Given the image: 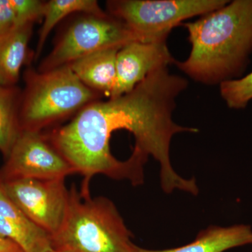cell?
I'll return each instance as SVG.
<instances>
[{
    "instance_id": "cell-1",
    "label": "cell",
    "mask_w": 252,
    "mask_h": 252,
    "mask_svg": "<svg viewBox=\"0 0 252 252\" xmlns=\"http://www.w3.org/2000/svg\"><path fill=\"white\" fill-rule=\"evenodd\" d=\"M187 86L185 78L171 74L167 67L159 68L130 92L88 104L70 122L54 129L48 138L77 173L84 177L81 189H90L91 179L96 175L140 185L147 159L132 152L128 159L122 161L111 153L112 134L127 130L135 137L133 150L148 158L152 156L160 164V184L165 193L177 189L197 195L195 179L187 180L179 175L170 157L174 135L198 131L177 125L172 120L176 98Z\"/></svg>"
},
{
    "instance_id": "cell-2",
    "label": "cell",
    "mask_w": 252,
    "mask_h": 252,
    "mask_svg": "<svg viewBox=\"0 0 252 252\" xmlns=\"http://www.w3.org/2000/svg\"><path fill=\"white\" fill-rule=\"evenodd\" d=\"M191 51L184 62L175 64L194 80L221 84L239 77L252 54V0H235L183 23Z\"/></svg>"
},
{
    "instance_id": "cell-3",
    "label": "cell",
    "mask_w": 252,
    "mask_h": 252,
    "mask_svg": "<svg viewBox=\"0 0 252 252\" xmlns=\"http://www.w3.org/2000/svg\"><path fill=\"white\" fill-rule=\"evenodd\" d=\"M51 238L58 252H140L112 200L93 198L90 190L72 186L65 216Z\"/></svg>"
},
{
    "instance_id": "cell-4",
    "label": "cell",
    "mask_w": 252,
    "mask_h": 252,
    "mask_svg": "<svg viewBox=\"0 0 252 252\" xmlns=\"http://www.w3.org/2000/svg\"><path fill=\"white\" fill-rule=\"evenodd\" d=\"M26 89L21 97V130L43 129L74 117L100 94L84 85L69 66L41 72L28 69L24 74Z\"/></svg>"
},
{
    "instance_id": "cell-5",
    "label": "cell",
    "mask_w": 252,
    "mask_h": 252,
    "mask_svg": "<svg viewBox=\"0 0 252 252\" xmlns=\"http://www.w3.org/2000/svg\"><path fill=\"white\" fill-rule=\"evenodd\" d=\"M225 0H112L109 15L125 23L139 41H166L170 31L188 18L223 7Z\"/></svg>"
},
{
    "instance_id": "cell-6",
    "label": "cell",
    "mask_w": 252,
    "mask_h": 252,
    "mask_svg": "<svg viewBox=\"0 0 252 252\" xmlns=\"http://www.w3.org/2000/svg\"><path fill=\"white\" fill-rule=\"evenodd\" d=\"M133 41H139L138 38L120 20L107 14H84L60 36L37 70H52L101 50L122 47Z\"/></svg>"
},
{
    "instance_id": "cell-7",
    "label": "cell",
    "mask_w": 252,
    "mask_h": 252,
    "mask_svg": "<svg viewBox=\"0 0 252 252\" xmlns=\"http://www.w3.org/2000/svg\"><path fill=\"white\" fill-rule=\"evenodd\" d=\"M6 159L3 181L60 180L77 173L41 131L21 130Z\"/></svg>"
},
{
    "instance_id": "cell-8",
    "label": "cell",
    "mask_w": 252,
    "mask_h": 252,
    "mask_svg": "<svg viewBox=\"0 0 252 252\" xmlns=\"http://www.w3.org/2000/svg\"><path fill=\"white\" fill-rule=\"evenodd\" d=\"M2 182L6 194L33 223L51 237L57 233L65 216L69 199L64 179Z\"/></svg>"
},
{
    "instance_id": "cell-9",
    "label": "cell",
    "mask_w": 252,
    "mask_h": 252,
    "mask_svg": "<svg viewBox=\"0 0 252 252\" xmlns=\"http://www.w3.org/2000/svg\"><path fill=\"white\" fill-rule=\"evenodd\" d=\"M175 62L166 41L127 43L118 52L117 81L110 98L130 92L150 73Z\"/></svg>"
},
{
    "instance_id": "cell-10",
    "label": "cell",
    "mask_w": 252,
    "mask_h": 252,
    "mask_svg": "<svg viewBox=\"0 0 252 252\" xmlns=\"http://www.w3.org/2000/svg\"><path fill=\"white\" fill-rule=\"evenodd\" d=\"M0 237L17 244L24 252L53 251L51 238L14 203L0 177Z\"/></svg>"
},
{
    "instance_id": "cell-11",
    "label": "cell",
    "mask_w": 252,
    "mask_h": 252,
    "mask_svg": "<svg viewBox=\"0 0 252 252\" xmlns=\"http://www.w3.org/2000/svg\"><path fill=\"white\" fill-rule=\"evenodd\" d=\"M121 48L101 50L67 65L84 85L110 98L117 81V58Z\"/></svg>"
},
{
    "instance_id": "cell-12",
    "label": "cell",
    "mask_w": 252,
    "mask_h": 252,
    "mask_svg": "<svg viewBox=\"0 0 252 252\" xmlns=\"http://www.w3.org/2000/svg\"><path fill=\"white\" fill-rule=\"evenodd\" d=\"M252 245V229L250 225L211 226L202 230L191 243L179 248L162 250L140 248V252H224L238 247Z\"/></svg>"
},
{
    "instance_id": "cell-13",
    "label": "cell",
    "mask_w": 252,
    "mask_h": 252,
    "mask_svg": "<svg viewBox=\"0 0 252 252\" xmlns=\"http://www.w3.org/2000/svg\"><path fill=\"white\" fill-rule=\"evenodd\" d=\"M33 26H19L0 39V85L15 86L23 66L33 59L28 46Z\"/></svg>"
},
{
    "instance_id": "cell-14",
    "label": "cell",
    "mask_w": 252,
    "mask_h": 252,
    "mask_svg": "<svg viewBox=\"0 0 252 252\" xmlns=\"http://www.w3.org/2000/svg\"><path fill=\"white\" fill-rule=\"evenodd\" d=\"M81 13L103 16L107 14L99 7L95 0H50L46 1L44 23L39 32L36 45L35 60L40 56L50 33L64 18L70 14Z\"/></svg>"
},
{
    "instance_id": "cell-15",
    "label": "cell",
    "mask_w": 252,
    "mask_h": 252,
    "mask_svg": "<svg viewBox=\"0 0 252 252\" xmlns=\"http://www.w3.org/2000/svg\"><path fill=\"white\" fill-rule=\"evenodd\" d=\"M21 97L15 86L0 85V152L6 158L21 132L19 124Z\"/></svg>"
},
{
    "instance_id": "cell-16",
    "label": "cell",
    "mask_w": 252,
    "mask_h": 252,
    "mask_svg": "<svg viewBox=\"0 0 252 252\" xmlns=\"http://www.w3.org/2000/svg\"><path fill=\"white\" fill-rule=\"evenodd\" d=\"M220 85V95L230 109L246 108L252 99V72L245 77L224 81Z\"/></svg>"
},
{
    "instance_id": "cell-17",
    "label": "cell",
    "mask_w": 252,
    "mask_h": 252,
    "mask_svg": "<svg viewBox=\"0 0 252 252\" xmlns=\"http://www.w3.org/2000/svg\"><path fill=\"white\" fill-rule=\"evenodd\" d=\"M14 10L16 28L34 24L44 18L46 1L41 0H10Z\"/></svg>"
},
{
    "instance_id": "cell-18",
    "label": "cell",
    "mask_w": 252,
    "mask_h": 252,
    "mask_svg": "<svg viewBox=\"0 0 252 252\" xmlns=\"http://www.w3.org/2000/svg\"><path fill=\"white\" fill-rule=\"evenodd\" d=\"M16 28L14 10L10 0H0V39Z\"/></svg>"
},
{
    "instance_id": "cell-19",
    "label": "cell",
    "mask_w": 252,
    "mask_h": 252,
    "mask_svg": "<svg viewBox=\"0 0 252 252\" xmlns=\"http://www.w3.org/2000/svg\"><path fill=\"white\" fill-rule=\"evenodd\" d=\"M0 252H24L19 246L8 239L0 237Z\"/></svg>"
},
{
    "instance_id": "cell-20",
    "label": "cell",
    "mask_w": 252,
    "mask_h": 252,
    "mask_svg": "<svg viewBox=\"0 0 252 252\" xmlns=\"http://www.w3.org/2000/svg\"><path fill=\"white\" fill-rule=\"evenodd\" d=\"M58 252L54 251V250H53V251H51V252Z\"/></svg>"
}]
</instances>
